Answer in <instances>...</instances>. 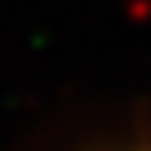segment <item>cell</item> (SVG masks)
Returning a JSON list of instances; mask_svg holds the SVG:
<instances>
[{
	"instance_id": "obj_1",
	"label": "cell",
	"mask_w": 151,
	"mask_h": 151,
	"mask_svg": "<svg viewBox=\"0 0 151 151\" xmlns=\"http://www.w3.org/2000/svg\"><path fill=\"white\" fill-rule=\"evenodd\" d=\"M131 151H151V147H131Z\"/></svg>"
}]
</instances>
